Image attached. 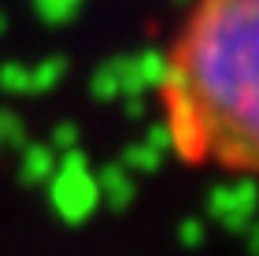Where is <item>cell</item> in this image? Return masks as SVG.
I'll return each mask as SVG.
<instances>
[{"instance_id": "cell-1", "label": "cell", "mask_w": 259, "mask_h": 256, "mask_svg": "<svg viewBox=\"0 0 259 256\" xmlns=\"http://www.w3.org/2000/svg\"><path fill=\"white\" fill-rule=\"evenodd\" d=\"M255 4L196 0L163 71L167 130L189 160L215 156L241 171L255 164Z\"/></svg>"}]
</instances>
